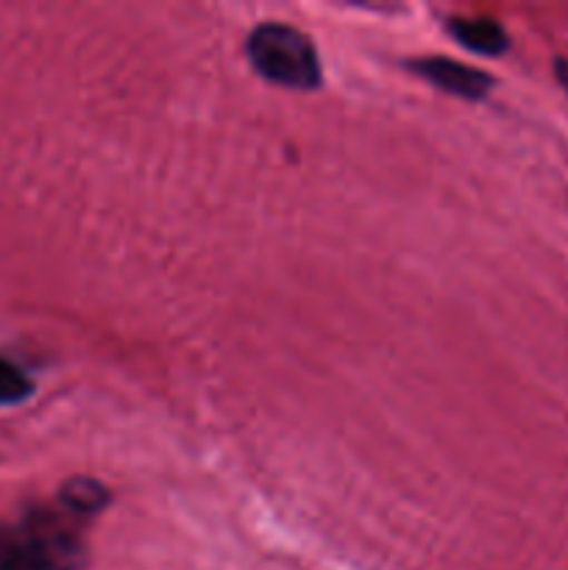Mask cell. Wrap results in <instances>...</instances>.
Masks as SVG:
<instances>
[{
	"instance_id": "6",
	"label": "cell",
	"mask_w": 568,
	"mask_h": 570,
	"mask_svg": "<svg viewBox=\"0 0 568 570\" xmlns=\"http://www.w3.org/2000/svg\"><path fill=\"white\" fill-rule=\"evenodd\" d=\"M33 393V382L11 362L0 360V406L22 404Z\"/></svg>"
},
{
	"instance_id": "8",
	"label": "cell",
	"mask_w": 568,
	"mask_h": 570,
	"mask_svg": "<svg viewBox=\"0 0 568 570\" xmlns=\"http://www.w3.org/2000/svg\"><path fill=\"white\" fill-rule=\"evenodd\" d=\"M6 546H9V538H6V534H0V554L6 551Z\"/></svg>"
},
{
	"instance_id": "3",
	"label": "cell",
	"mask_w": 568,
	"mask_h": 570,
	"mask_svg": "<svg viewBox=\"0 0 568 570\" xmlns=\"http://www.w3.org/2000/svg\"><path fill=\"white\" fill-rule=\"evenodd\" d=\"M410 70L438 87L440 92L454 95L462 100H484L493 89V76L477 70V67L460 65L445 56H427V59L410 61Z\"/></svg>"
},
{
	"instance_id": "5",
	"label": "cell",
	"mask_w": 568,
	"mask_h": 570,
	"mask_svg": "<svg viewBox=\"0 0 568 570\" xmlns=\"http://www.w3.org/2000/svg\"><path fill=\"white\" fill-rule=\"evenodd\" d=\"M59 499L65 510L72 512V515H98L111 501V493L106 484L95 482V479L76 476L61 488Z\"/></svg>"
},
{
	"instance_id": "1",
	"label": "cell",
	"mask_w": 568,
	"mask_h": 570,
	"mask_svg": "<svg viewBox=\"0 0 568 570\" xmlns=\"http://www.w3.org/2000/svg\"><path fill=\"white\" fill-rule=\"evenodd\" d=\"M245 56L256 76L276 87L312 92L323 83L321 56L315 45L304 31L287 22H259L245 39Z\"/></svg>"
},
{
	"instance_id": "7",
	"label": "cell",
	"mask_w": 568,
	"mask_h": 570,
	"mask_svg": "<svg viewBox=\"0 0 568 570\" xmlns=\"http://www.w3.org/2000/svg\"><path fill=\"white\" fill-rule=\"evenodd\" d=\"M555 72H557V81L562 83V89L568 92V61L566 59H557L555 61Z\"/></svg>"
},
{
	"instance_id": "4",
	"label": "cell",
	"mask_w": 568,
	"mask_h": 570,
	"mask_svg": "<svg viewBox=\"0 0 568 570\" xmlns=\"http://www.w3.org/2000/svg\"><path fill=\"white\" fill-rule=\"evenodd\" d=\"M449 33L466 50L479 56H501L510 48L505 28L493 20H449Z\"/></svg>"
},
{
	"instance_id": "2",
	"label": "cell",
	"mask_w": 568,
	"mask_h": 570,
	"mask_svg": "<svg viewBox=\"0 0 568 570\" xmlns=\"http://www.w3.org/2000/svg\"><path fill=\"white\" fill-rule=\"evenodd\" d=\"M87 551L65 521L50 515L31 518L26 532L9 540L0 554V570H84Z\"/></svg>"
}]
</instances>
